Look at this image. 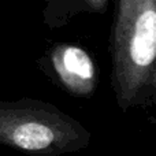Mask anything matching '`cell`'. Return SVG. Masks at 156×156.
<instances>
[{
	"instance_id": "4",
	"label": "cell",
	"mask_w": 156,
	"mask_h": 156,
	"mask_svg": "<svg viewBox=\"0 0 156 156\" xmlns=\"http://www.w3.org/2000/svg\"><path fill=\"white\" fill-rule=\"evenodd\" d=\"M89 2H92L94 5H100V4H103V3L100 2V0H89Z\"/></svg>"
},
{
	"instance_id": "2",
	"label": "cell",
	"mask_w": 156,
	"mask_h": 156,
	"mask_svg": "<svg viewBox=\"0 0 156 156\" xmlns=\"http://www.w3.org/2000/svg\"><path fill=\"white\" fill-rule=\"evenodd\" d=\"M76 119L48 103L25 99L0 103V144L36 156H59L89 144Z\"/></svg>"
},
{
	"instance_id": "1",
	"label": "cell",
	"mask_w": 156,
	"mask_h": 156,
	"mask_svg": "<svg viewBox=\"0 0 156 156\" xmlns=\"http://www.w3.org/2000/svg\"><path fill=\"white\" fill-rule=\"evenodd\" d=\"M156 0H118L112 33V86L122 110L155 93Z\"/></svg>"
},
{
	"instance_id": "3",
	"label": "cell",
	"mask_w": 156,
	"mask_h": 156,
	"mask_svg": "<svg viewBox=\"0 0 156 156\" xmlns=\"http://www.w3.org/2000/svg\"><path fill=\"white\" fill-rule=\"evenodd\" d=\"M51 62L60 82L77 96H89L96 86V67L89 54L81 47L59 45L51 55Z\"/></svg>"
}]
</instances>
